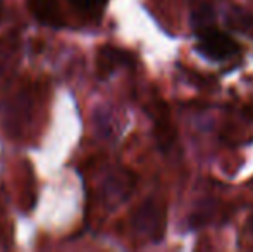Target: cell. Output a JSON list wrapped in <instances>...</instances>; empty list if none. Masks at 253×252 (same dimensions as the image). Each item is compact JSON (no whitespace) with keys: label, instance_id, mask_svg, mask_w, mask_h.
<instances>
[{"label":"cell","instance_id":"6da1fadb","mask_svg":"<svg viewBox=\"0 0 253 252\" xmlns=\"http://www.w3.org/2000/svg\"><path fill=\"white\" fill-rule=\"evenodd\" d=\"M109 0H28V9L42 24L71 28L100 19Z\"/></svg>","mask_w":253,"mask_h":252},{"label":"cell","instance_id":"7a4b0ae2","mask_svg":"<svg viewBox=\"0 0 253 252\" xmlns=\"http://www.w3.org/2000/svg\"><path fill=\"white\" fill-rule=\"evenodd\" d=\"M191 24L197 31V50L210 61H226L240 52L238 44L224 31L213 26V14L209 7H200L191 16Z\"/></svg>","mask_w":253,"mask_h":252},{"label":"cell","instance_id":"3957f363","mask_svg":"<svg viewBox=\"0 0 253 252\" xmlns=\"http://www.w3.org/2000/svg\"><path fill=\"white\" fill-rule=\"evenodd\" d=\"M131 226L138 239L147 242H160L166 235V211L162 204L155 199L145 201L136 209Z\"/></svg>","mask_w":253,"mask_h":252},{"label":"cell","instance_id":"277c9868","mask_svg":"<svg viewBox=\"0 0 253 252\" xmlns=\"http://www.w3.org/2000/svg\"><path fill=\"white\" fill-rule=\"evenodd\" d=\"M31 111H33V97H31L30 90L23 88L17 94H14L5 107V114H3V125H5L7 131H10L12 135H21Z\"/></svg>","mask_w":253,"mask_h":252},{"label":"cell","instance_id":"5b68a950","mask_svg":"<svg viewBox=\"0 0 253 252\" xmlns=\"http://www.w3.org/2000/svg\"><path fill=\"white\" fill-rule=\"evenodd\" d=\"M134 189V180L127 171H116L112 175L107 176L103 182V199L109 205L116 207V205L123 204Z\"/></svg>","mask_w":253,"mask_h":252},{"label":"cell","instance_id":"8992f818","mask_svg":"<svg viewBox=\"0 0 253 252\" xmlns=\"http://www.w3.org/2000/svg\"><path fill=\"white\" fill-rule=\"evenodd\" d=\"M134 62V57L129 52L123 50V49L112 47V45H105L98 50L97 55V71L102 78L112 74L119 67H127Z\"/></svg>","mask_w":253,"mask_h":252},{"label":"cell","instance_id":"52a82bcc","mask_svg":"<svg viewBox=\"0 0 253 252\" xmlns=\"http://www.w3.org/2000/svg\"><path fill=\"white\" fill-rule=\"evenodd\" d=\"M0 12H2V0H0Z\"/></svg>","mask_w":253,"mask_h":252},{"label":"cell","instance_id":"ba28073f","mask_svg":"<svg viewBox=\"0 0 253 252\" xmlns=\"http://www.w3.org/2000/svg\"><path fill=\"white\" fill-rule=\"evenodd\" d=\"M252 228H253V218H252Z\"/></svg>","mask_w":253,"mask_h":252}]
</instances>
